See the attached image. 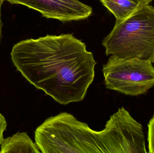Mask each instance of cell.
Listing matches in <instances>:
<instances>
[{"label":"cell","instance_id":"cell-1","mask_svg":"<svg viewBox=\"0 0 154 153\" xmlns=\"http://www.w3.org/2000/svg\"><path fill=\"white\" fill-rule=\"evenodd\" d=\"M11 55L30 83L62 105L83 100L95 77L93 54L73 34L22 40Z\"/></svg>","mask_w":154,"mask_h":153},{"label":"cell","instance_id":"cell-2","mask_svg":"<svg viewBox=\"0 0 154 153\" xmlns=\"http://www.w3.org/2000/svg\"><path fill=\"white\" fill-rule=\"evenodd\" d=\"M35 141L43 153H109L105 129L94 131L66 112L45 120L35 131Z\"/></svg>","mask_w":154,"mask_h":153},{"label":"cell","instance_id":"cell-3","mask_svg":"<svg viewBox=\"0 0 154 153\" xmlns=\"http://www.w3.org/2000/svg\"><path fill=\"white\" fill-rule=\"evenodd\" d=\"M102 44L106 55L154 63V7L140 4L126 19L116 21Z\"/></svg>","mask_w":154,"mask_h":153},{"label":"cell","instance_id":"cell-4","mask_svg":"<svg viewBox=\"0 0 154 153\" xmlns=\"http://www.w3.org/2000/svg\"><path fill=\"white\" fill-rule=\"evenodd\" d=\"M107 89L139 96L154 86V66L150 61L111 55L102 69Z\"/></svg>","mask_w":154,"mask_h":153},{"label":"cell","instance_id":"cell-5","mask_svg":"<svg viewBox=\"0 0 154 153\" xmlns=\"http://www.w3.org/2000/svg\"><path fill=\"white\" fill-rule=\"evenodd\" d=\"M105 128L111 153H147L142 125L124 107L110 116Z\"/></svg>","mask_w":154,"mask_h":153},{"label":"cell","instance_id":"cell-6","mask_svg":"<svg viewBox=\"0 0 154 153\" xmlns=\"http://www.w3.org/2000/svg\"><path fill=\"white\" fill-rule=\"evenodd\" d=\"M12 4H21L33 9L48 19L61 22L80 20L92 13L91 6L79 0H4Z\"/></svg>","mask_w":154,"mask_h":153},{"label":"cell","instance_id":"cell-7","mask_svg":"<svg viewBox=\"0 0 154 153\" xmlns=\"http://www.w3.org/2000/svg\"><path fill=\"white\" fill-rule=\"evenodd\" d=\"M0 145L1 153L41 152L36 143L24 132H18L12 136L4 139Z\"/></svg>","mask_w":154,"mask_h":153},{"label":"cell","instance_id":"cell-8","mask_svg":"<svg viewBox=\"0 0 154 153\" xmlns=\"http://www.w3.org/2000/svg\"><path fill=\"white\" fill-rule=\"evenodd\" d=\"M103 5L120 21L130 15L140 4L137 0H100Z\"/></svg>","mask_w":154,"mask_h":153},{"label":"cell","instance_id":"cell-9","mask_svg":"<svg viewBox=\"0 0 154 153\" xmlns=\"http://www.w3.org/2000/svg\"><path fill=\"white\" fill-rule=\"evenodd\" d=\"M149 153H154V115L148 124Z\"/></svg>","mask_w":154,"mask_h":153},{"label":"cell","instance_id":"cell-10","mask_svg":"<svg viewBox=\"0 0 154 153\" xmlns=\"http://www.w3.org/2000/svg\"><path fill=\"white\" fill-rule=\"evenodd\" d=\"M7 123L6 119L0 112V145L4 139L3 134L7 128Z\"/></svg>","mask_w":154,"mask_h":153},{"label":"cell","instance_id":"cell-11","mask_svg":"<svg viewBox=\"0 0 154 153\" xmlns=\"http://www.w3.org/2000/svg\"><path fill=\"white\" fill-rule=\"evenodd\" d=\"M4 1V0H0V41L2 37V28L3 27V23L1 19V9H2V6L3 4Z\"/></svg>","mask_w":154,"mask_h":153},{"label":"cell","instance_id":"cell-12","mask_svg":"<svg viewBox=\"0 0 154 153\" xmlns=\"http://www.w3.org/2000/svg\"><path fill=\"white\" fill-rule=\"evenodd\" d=\"M140 4H149L153 0H137Z\"/></svg>","mask_w":154,"mask_h":153}]
</instances>
